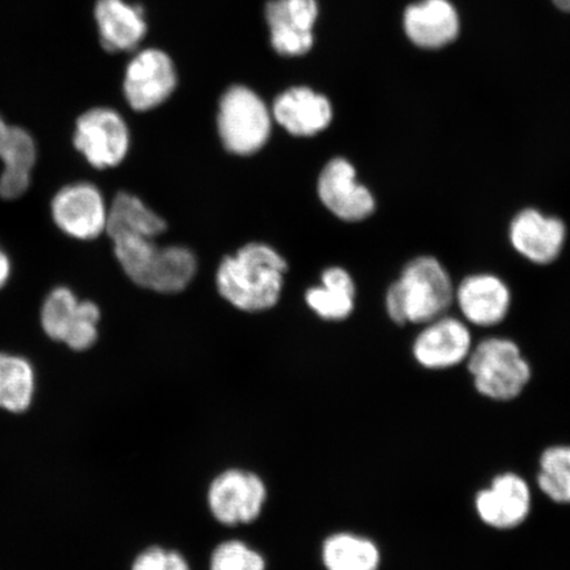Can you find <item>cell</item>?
I'll list each match as a JSON object with an SVG mask.
<instances>
[{
	"instance_id": "obj_6",
	"label": "cell",
	"mask_w": 570,
	"mask_h": 570,
	"mask_svg": "<svg viewBox=\"0 0 570 570\" xmlns=\"http://www.w3.org/2000/svg\"><path fill=\"white\" fill-rule=\"evenodd\" d=\"M101 312L91 302H80L69 288L57 287L46 297L41 325L49 338L82 352L96 344Z\"/></svg>"
},
{
	"instance_id": "obj_27",
	"label": "cell",
	"mask_w": 570,
	"mask_h": 570,
	"mask_svg": "<svg viewBox=\"0 0 570 570\" xmlns=\"http://www.w3.org/2000/svg\"><path fill=\"white\" fill-rule=\"evenodd\" d=\"M132 570H190L188 562L177 552L153 547L141 552L135 560Z\"/></svg>"
},
{
	"instance_id": "obj_3",
	"label": "cell",
	"mask_w": 570,
	"mask_h": 570,
	"mask_svg": "<svg viewBox=\"0 0 570 570\" xmlns=\"http://www.w3.org/2000/svg\"><path fill=\"white\" fill-rule=\"evenodd\" d=\"M448 271L432 256H419L404 267L386 296L389 316L397 325L428 324L444 315L454 301Z\"/></svg>"
},
{
	"instance_id": "obj_13",
	"label": "cell",
	"mask_w": 570,
	"mask_h": 570,
	"mask_svg": "<svg viewBox=\"0 0 570 570\" xmlns=\"http://www.w3.org/2000/svg\"><path fill=\"white\" fill-rule=\"evenodd\" d=\"M91 19L98 47L106 55L134 51L147 33L145 10L126 0H95Z\"/></svg>"
},
{
	"instance_id": "obj_1",
	"label": "cell",
	"mask_w": 570,
	"mask_h": 570,
	"mask_svg": "<svg viewBox=\"0 0 570 570\" xmlns=\"http://www.w3.org/2000/svg\"><path fill=\"white\" fill-rule=\"evenodd\" d=\"M285 271L287 263L274 248L249 244L220 263L217 287L240 311H266L279 301Z\"/></svg>"
},
{
	"instance_id": "obj_11",
	"label": "cell",
	"mask_w": 570,
	"mask_h": 570,
	"mask_svg": "<svg viewBox=\"0 0 570 570\" xmlns=\"http://www.w3.org/2000/svg\"><path fill=\"white\" fill-rule=\"evenodd\" d=\"M265 16L276 53L297 57L311 51L315 45L317 0H269Z\"/></svg>"
},
{
	"instance_id": "obj_25",
	"label": "cell",
	"mask_w": 570,
	"mask_h": 570,
	"mask_svg": "<svg viewBox=\"0 0 570 570\" xmlns=\"http://www.w3.org/2000/svg\"><path fill=\"white\" fill-rule=\"evenodd\" d=\"M537 482L550 501L570 504V445L548 446L541 453Z\"/></svg>"
},
{
	"instance_id": "obj_22",
	"label": "cell",
	"mask_w": 570,
	"mask_h": 570,
	"mask_svg": "<svg viewBox=\"0 0 570 570\" xmlns=\"http://www.w3.org/2000/svg\"><path fill=\"white\" fill-rule=\"evenodd\" d=\"M355 284L345 269L332 267L323 274V287L306 292V303L321 318L344 320L354 309Z\"/></svg>"
},
{
	"instance_id": "obj_24",
	"label": "cell",
	"mask_w": 570,
	"mask_h": 570,
	"mask_svg": "<svg viewBox=\"0 0 570 570\" xmlns=\"http://www.w3.org/2000/svg\"><path fill=\"white\" fill-rule=\"evenodd\" d=\"M33 391L31 363L21 356L0 353V409L26 411L31 405Z\"/></svg>"
},
{
	"instance_id": "obj_28",
	"label": "cell",
	"mask_w": 570,
	"mask_h": 570,
	"mask_svg": "<svg viewBox=\"0 0 570 570\" xmlns=\"http://www.w3.org/2000/svg\"><path fill=\"white\" fill-rule=\"evenodd\" d=\"M11 275V262L9 256L0 248V288L4 287Z\"/></svg>"
},
{
	"instance_id": "obj_14",
	"label": "cell",
	"mask_w": 570,
	"mask_h": 570,
	"mask_svg": "<svg viewBox=\"0 0 570 570\" xmlns=\"http://www.w3.org/2000/svg\"><path fill=\"white\" fill-rule=\"evenodd\" d=\"M318 196L334 216L346 223H360L375 210L372 191L356 183L355 168L342 158L327 163L321 173Z\"/></svg>"
},
{
	"instance_id": "obj_19",
	"label": "cell",
	"mask_w": 570,
	"mask_h": 570,
	"mask_svg": "<svg viewBox=\"0 0 570 570\" xmlns=\"http://www.w3.org/2000/svg\"><path fill=\"white\" fill-rule=\"evenodd\" d=\"M455 302L470 324L494 326L508 316L511 294L508 285L498 276L472 275L463 279L454 292Z\"/></svg>"
},
{
	"instance_id": "obj_4",
	"label": "cell",
	"mask_w": 570,
	"mask_h": 570,
	"mask_svg": "<svg viewBox=\"0 0 570 570\" xmlns=\"http://www.w3.org/2000/svg\"><path fill=\"white\" fill-rule=\"evenodd\" d=\"M476 392L494 402H511L529 386L532 368L514 341L501 337L480 342L468 358Z\"/></svg>"
},
{
	"instance_id": "obj_18",
	"label": "cell",
	"mask_w": 570,
	"mask_h": 570,
	"mask_svg": "<svg viewBox=\"0 0 570 570\" xmlns=\"http://www.w3.org/2000/svg\"><path fill=\"white\" fill-rule=\"evenodd\" d=\"M403 26L412 45L434 51L458 39L460 17L449 0H422L405 10Z\"/></svg>"
},
{
	"instance_id": "obj_2",
	"label": "cell",
	"mask_w": 570,
	"mask_h": 570,
	"mask_svg": "<svg viewBox=\"0 0 570 570\" xmlns=\"http://www.w3.org/2000/svg\"><path fill=\"white\" fill-rule=\"evenodd\" d=\"M110 238L120 266L139 287L176 294L194 279L197 261L188 248L159 247L154 237L140 233H119Z\"/></svg>"
},
{
	"instance_id": "obj_12",
	"label": "cell",
	"mask_w": 570,
	"mask_h": 570,
	"mask_svg": "<svg viewBox=\"0 0 570 570\" xmlns=\"http://www.w3.org/2000/svg\"><path fill=\"white\" fill-rule=\"evenodd\" d=\"M107 213L101 191L88 183L68 185L52 199L55 224L76 239L99 237L106 230Z\"/></svg>"
},
{
	"instance_id": "obj_20",
	"label": "cell",
	"mask_w": 570,
	"mask_h": 570,
	"mask_svg": "<svg viewBox=\"0 0 570 570\" xmlns=\"http://www.w3.org/2000/svg\"><path fill=\"white\" fill-rule=\"evenodd\" d=\"M276 122L294 137H313L324 131L333 119L330 99L309 88H292L275 99Z\"/></svg>"
},
{
	"instance_id": "obj_9",
	"label": "cell",
	"mask_w": 570,
	"mask_h": 570,
	"mask_svg": "<svg viewBox=\"0 0 570 570\" xmlns=\"http://www.w3.org/2000/svg\"><path fill=\"white\" fill-rule=\"evenodd\" d=\"M176 85L174 61L160 49H145L135 55L125 71V97L135 111L153 110L166 102Z\"/></svg>"
},
{
	"instance_id": "obj_10",
	"label": "cell",
	"mask_w": 570,
	"mask_h": 570,
	"mask_svg": "<svg viewBox=\"0 0 570 570\" xmlns=\"http://www.w3.org/2000/svg\"><path fill=\"white\" fill-rule=\"evenodd\" d=\"M476 515L490 529H518L529 519L532 509L530 484L522 475L505 472L494 476L488 488L476 493Z\"/></svg>"
},
{
	"instance_id": "obj_26",
	"label": "cell",
	"mask_w": 570,
	"mask_h": 570,
	"mask_svg": "<svg viewBox=\"0 0 570 570\" xmlns=\"http://www.w3.org/2000/svg\"><path fill=\"white\" fill-rule=\"evenodd\" d=\"M210 570H266L262 554L238 540L226 541L212 554Z\"/></svg>"
},
{
	"instance_id": "obj_8",
	"label": "cell",
	"mask_w": 570,
	"mask_h": 570,
	"mask_svg": "<svg viewBox=\"0 0 570 570\" xmlns=\"http://www.w3.org/2000/svg\"><path fill=\"white\" fill-rule=\"evenodd\" d=\"M266 499L265 483L245 470H227L219 474L208 494L213 517L226 525L254 522L265 508Z\"/></svg>"
},
{
	"instance_id": "obj_21",
	"label": "cell",
	"mask_w": 570,
	"mask_h": 570,
	"mask_svg": "<svg viewBox=\"0 0 570 570\" xmlns=\"http://www.w3.org/2000/svg\"><path fill=\"white\" fill-rule=\"evenodd\" d=\"M323 562L326 570H377L382 554L373 540L351 532H340L325 540Z\"/></svg>"
},
{
	"instance_id": "obj_29",
	"label": "cell",
	"mask_w": 570,
	"mask_h": 570,
	"mask_svg": "<svg viewBox=\"0 0 570 570\" xmlns=\"http://www.w3.org/2000/svg\"><path fill=\"white\" fill-rule=\"evenodd\" d=\"M560 11L570 12V0H552Z\"/></svg>"
},
{
	"instance_id": "obj_15",
	"label": "cell",
	"mask_w": 570,
	"mask_h": 570,
	"mask_svg": "<svg viewBox=\"0 0 570 570\" xmlns=\"http://www.w3.org/2000/svg\"><path fill=\"white\" fill-rule=\"evenodd\" d=\"M473 351L472 334L462 321L439 317L428 323L413 342L412 352L420 366L446 370L468 361Z\"/></svg>"
},
{
	"instance_id": "obj_23",
	"label": "cell",
	"mask_w": 570,
	"mask_h": 570,
	"mask_svg": "<svg viewBox=\"0 0 570 570\" xmlns=\"http://www.w3.org/2000/svg\"><path fill=\"white\" fill-rule=\"evenodd\" d=\"M167 229L166 220L148 209L138 197L119 194L107 213L106 233L109 237L119 233H140L158 237Z\"/></svg>"
},
{
	"instance_id": "obj_5",
	"label": "cell",
	"mask_w": 570,
	"mask_h": 570,
	"mask_svg": "<svg viewBox=\"0 0 570 570\" xmlns=\"http://www.w3.org/2000/svg\"><path fill=\"white\" fill-rule=\"evenodd\" d=\"M218 131L227 151L239 156L258 153L271 134V114L252 89L232 87L220 98Z\"/></svg>"
},
{
	"instance_id": "obj_7",
	"label": "cell",
	"mask_w": 570,
	"mask_h": 570,
	"mask_svg": "<svg viewBox=\"0 0 570 570\" xmlns=\"http://www.w3.org/2000/svg\"><path fill=\"white\" fill-rule=\"evenodd\" d=\"M75 146L92 167H117L130 146V134L120 114L110 107H92L76 120Z\"/></svg>"
},
{
	"instance_id": "obj_16",
	"label": "cell",
	"mask_w": 570,
	"mask_h": 570,
	"mask_svg": "<svg viewBox=\"0 0 570 570\" xmlns=\"http://www.w3.org/2000/svg\"><path fill=\"white\" fill-rule=\"evenodd\" d=\"M567 227L561 219L537 209L517 214L510 225V240L517 253L537 265H550L566 245Z\"/></svg>"
},
{
	"instance_id": "obj_17",
	"label": "cell",
	"mask_w": 570,
	"mask_h": 570,
	"mask_svg": "<svg viewBox=\"0 0 570 570\" xmlns=\"http://www.w3.org/2000/svg\"><path fill=\"white\" fill-rule=\"evenodd\" d=\"M36 159L38 149L32 135L23 127L7 122L0 112V197L17 199L26 194Z\"/></svg>"
}]
</instances>
